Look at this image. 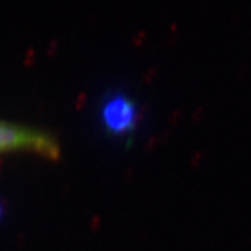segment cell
<instances>
[{
  "label": "cell",
  "instance_id": "1",
  "mask_svg": "<svg viewBox=\"0 0 251 251\" xmlns=\"http://www.w3.org/2000/svg\"><path fill=\"white\" fill-rule=\"evenodd\" d=\"M12 151L33 152L55 159L61 155V146L55 135L49 131L0 121V153Z\"/></svg>",
  "mask_w": 251,
  "mask_h": 251
},
{
  "label": "cell",
  "instance_id": "2",
  "mask_svg": "<svg viewBox=\"0 0 251 251\" xmlns=\"http://www.w3.org/2000/svg\"><path fill=\"white\" fill-rule=\"evenodd\" d=\"M100 120L112 136H125L136 128L140 120L139 106L127 93L112 92L102 99Z\"/></svg>",
  "mask_w": 251,
  "mask_h": 251
},
{
  "label": "cell",
  "instance_id": "3",
  "mask_svg": "<svg viewBox=\"0 0 251 251\" xmlns=\"http://www.w3.org/2000/svg\"><path fill=\"white\" fill-rule=\"evenodd\" d=\"M0 216H1V205H0Z\"/></svg>",
  "mask_w": 251,
  "mask_h": 251
}]
</instances>
